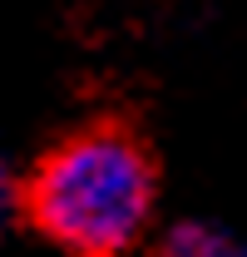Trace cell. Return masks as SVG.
Segmentation results:
<instances>
[{
  "instance_id": "obj_1",
  "label": "cell",
  "mask_w": 247,
  "mask_h": 257,
  "mask_svg": "<svg viewBox=\"0 0 247 257\" xmlns=\"http://www.w3.org/2000/svg\"><path fill=\"white\" fill-rule=\"evenodd\" d=\"M158 203L154 149L114 114L60 128L15 168V223L60 257H139L163 223Z\"/></svg>"
},
{
  "instance_id": "obj_2",
  "label": "cell",
  "mask_w": 247,
  "mask_h": 257,
  "mask_svg": "<svg viewBox=\"0 0 247 257\" xmlns=\"http://www.w3.org/2000/svg\"><path fill=\"white\" fill-rule=\"evenodd\" d=\"M139 257H247V237L217 218H178L158 223Z\"/></svg>"
},
{
  "instance_id": "obj_3",
  "label": "cell",
  "mask_w": 247,
  "mask_h": 257,
  "mask_svg": "<svg viewBox=\"0 0 247 257\" xmlns=\"http://www.w3.org/2000/svg\"><path fill=\"white\" fill-rule=\"evenodd\" d=\"M15 168H20V163H10L0 154V237H5L10 227H20L15 223Z\"/></svg>"
}]
</instances>
